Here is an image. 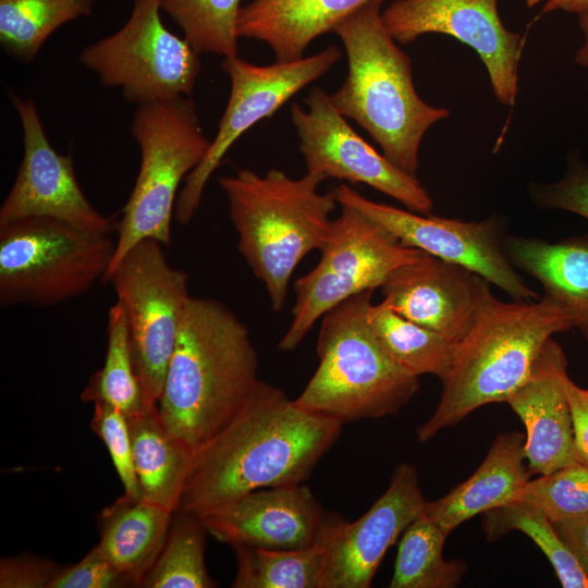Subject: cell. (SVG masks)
<instances>
[{
    "mask_svg": "<svg viewBox=\"0 0 588 588\" xmlns=\"http://www.w3.org/2000/svg\"><path fill=\"white\" fill-rule=\"evenodd\" d=\"M342 425L259 380L233 417L195 450L175 512L200 517L255 490L301 485Z\"/></svg>",
    "mask_w": 588,
    "mask_h": 588,
    "instance_id": "obj_1",
    "label": "cell"
},
{
    "mask_svg": "<svg viewBox=\"0 0 588 588\" xmlns=\"http://www.w3.org/2000/svg\"><path fill=\"white\" fill-rule=\"evenodd\" d=\"M246 326L223 303L191 297L158 401L167 428L194 450L242 406L258 381Z\"/></svg>",
    "mask_w": 588,
    "mask_h": 588,
    "instance_id": "obj_2",
    "label": "cell"
},
{
    "mask_svg": "<svg viewBox=\"0 0 588 588\" xmlns=\"http://www.w3.org/2000/svg\"><path fill=\"white\" fill-rule=\"evenodd\" d=\"M383 2L370 0L332 30L344 46L347 75L330 99L340 114L368 132L388 160L416 176L424 135L450 111L417 94L411 59L384 25Z\"/></svg>",
    "mask_w": 588,
    "mask_h": 588,
    "instance_id": "obj_3",
    "label": "cell"
},
{
    "mask_svg": "<svg viewBox=\"0 0 588 588\" xmlns=\"http://www.w3.org/2000/svg\"><path fill=\"white\" fill-rule=\"evenodd\" d=\"M573 328L568 314L543 297L506 303L490 293L456 345L437 408L417 428V440L429 441L486 404L506 402L528 378L544 343Z\"/></svg>",
    "mask_w": 588,
    "mask_h": 588,
    "instance_id": "obj_4",
    "label": "cell"
},
{
    "mask_svg": "<svg viewBox=\"0 0 588 588\" xmlns=\"http://www.w3.org/2000/svg\"><path fill=\"white\" fill-rule=\"evenodd\" d=\"M326 179L308 173L292 179L278 169L265 175L241 169L222 176L237 249L264 284L271 307L285 304L292 273L305 256L320 249L338 204L333 192L319 193Z\"/></svg>",
    "mask_w": 588,
    "mask_h": 588,
    "instance_id": "obj_5",
    "label": "cell"
},
{
    "mask_svg": "<svg viewBox=\"0 0 588 588\" xmlns=\"http://www.w3.org/2000/svg\"><path fill=\"white\" fill-rule=\"evenodd\" d=\"M372 293L351 296L323 315L319 363L294 400L299 407L344 424L394 414L417 393L418 378L391 360L368 323Z\"/></svg>",
    "mask_w": 588,
    "mask_h": 588,
    "instance_id": "obj_6",
    "label": "cell"
},
{
    "mask_svg": "<svg viewBox=\"0 0 588 588\" xmlns=\"http://www.w3.org/2000/svg\"><path fill=\"white\" fill-rule=\"evenodd\" d=\"M115 242L42 217L0 223V305L47 308L105 280Z\"/></svg>",
    "mask_w": 588,
    "mask_h": 588,
    "instance_id": "obj_7",
    "label": "cell"
},
{
    "mask_svg": "<svg viewBox=\"0 0 588 588\" xmlns=\"http://www.w3.org/2000/svg\"><path fill=\"white\" fill-rule=\"evenodd\" d=\"M131 132L140 150V166L119 222L108 272L143 240L170 244L179 185L201 162L211 144L189 96L138 106Z\"/></svg>",
    "mask_w": 588,
    "mask_h": 588,
    "instance_id": "obj_8",
    "label": "cell"
},
{
    "mask_svg": "<svg viewBox=\"0 0 588 588\" xmlns=\"http://www.w3.org/2000/svg\"><path fill=\"white\" fill-rule=\"evenodd\" d=\"M332 219L318 264L294 282L292 321L278 348L294 350L319 318L343 301L380 287L399 267L425 252L401 243L357 208L342 204Z\"/></svg>",
    "mask_w": 588,
    "mask_h": 588,
    "instance_id": "obj_9",
    "label": "cell"
},
{
    "mask_svg": "<svg viewBox=\"0 0 588 588\" xmlns=\"http://www.w3.org/2000/svg\"><path fill=\"white\" fill-rule=\"evenodd\" d=\"M127 319L144 407L158 404L184 313L188 275L167 260L162 244L143 240L108 272Z\"/></svg>",
    "mask_w": 588,
    "mask_h": 588,
    "instance_id": "obj_10",
    "label": "cell"
},
{
    "mask_svg": "<svg viewBox=\"0 0 588 588\" xmlns=\"http://www.w3.org/2000/svg\"><path fill=\"white\" fill-rule=\"evenodd\" d=\"M160 12V0H134L125 24L78 56L103 86L119 87L137 107L189 96L200 71L199 53L164 26Z\"/></svg>",
    "mask_w": 588,
    "mask_h": 588,
    "instance_id": "obj_11",
    "label": "cell"
},
{
    "mask_svg": "<svg viewBox=\"0 0 588 588\" xmlns=\"http://www.w3.org/2000/svg\"><path fill=\"white\" fill-rule=\"evenodd\" d=\"M341 57V50L331 45L310 57L268 65H256L238 56L223 58L220 65L231 86L228 105L206 156L187 175L179 193L174 210L177 222L184 225L192 220L209 177L235 140L324 75Z\"/></svg>",
    "mask_w": 588,
    "mask_h": 588,
    "instance_id": "obj_12",
    "label": "cell"
},
{
    "mask_svg": "<svg viewBox=\"0 0 588 588\" xmlns=\"http://www.w3.org/2000/svg\"><path fill=\"white\" fill-rule=\"evenodd\" d=\"M332 192L339 205L363 211L404 245L477 272L514 301L540 298L527 286L506 255L502 218L492 216L479 222H465L376 203L346 184Z\"/></svg>",
    "mask_w": 588,
    "mask_h": 588,
    "instance_id": "obj_13",
    "label": "cell"
},
{
    "mask_svg": "<svg viewBox=\"0 0 588 588\" xmlns=\"http://www.w3.org/2000/svg\"><path fill=\"white\" fill-rule=\"evenodd\" d=\"M291 108L299 151L308 173L366 184L401 203L407 210L430 215L433 201L417 176L403 171L362 138L338 112L327 94L314 87Z\"/></svg>",
    "mask_w": 588,
    "mask_h": 588,
    "instance_id": "obj_14",
    "label": "cell"
},
{
    "mask_svg": "<svg viewBox=\"0 0 588 588\" xmlns=\"http://www.w3.org/2000/svg\"><path fill=\"white\" fill-rule=\"evenodd\" d=\"M396 42L429 33L450 35L483 62L495 99L512 106L518 93L520 36L502 23L497 0H395L382 12Z\"/></svg>",
    "mask_w": 588,
    "mask_h": 588,
    "instance_id": "obj_15",
    "label": "cell"
},
{
    "mask_svg": "<svg viewBox=\"0 0 588 588\" xmlns=\"http://www.w3.org/2000/svg\"><path fill=\"white\" fill-rule=\"evenodd\" d=\"M428 501L418 473L400 464L384 493L358 519L347 522L329 514L324 526L327 543L319 588H368L387 552Z\"/></svg>",
    "mask_w": 588,
    "mask_h": 588,
    "instance_id": "obj_16",
    "label": "cell"
},
{
    "mask_svg": "<svg viewBox=\"0 0 588 588\" xmlns=\"http://www.w3.org/2000/svg\"><path fill=\"white\" fill-rule=\"evenodd\" d=\"M23 132V158L0 207V223L29 217L54 219L81 230L110 233L111 220L87 200L70 156L49 143L30 99L11 95Z\"/></svg>",
    "mask_w": 588,
    "mask_h": 588,
    "instance_id": "obj_17",
    "label": "cell"
},
{
    "mask_svg": "<svg viewBox=\"0 0 588 588\" xmlns=\"http://www.w3.org/2000/svg\"><path fill=\"white\" fill-rule=\"evenodd\" d=\"M489 284L477 272L425 252L380 287L382 302L394 311L458 343L492 293Z\"/></svg>",
    "mask_w": 588,
    "mask_h": 588,
    "instance_id": "obj_18",
    "label": "cell"
},
{
    "mask_svg": "<svg viewBox=\"0 0 588 588\" xmlns=\"http://www.w3.org/2000/svg\"><path fill=\"white\" fill-rule=\"evenodd\" d=\"M328 513L304 485L266 488L203 516L218 541L265 549H301L321 537Z\"/></svg>",
    "mask_w": 588,
    "mask_h": 588,
    "instance_id": "obj_19",
    "label": "cell"
},
{
    "mask_svg": "<svg viewBox=\"0 0 588 588\" xmlns=\"http://www.w3.org/2000/svg\"><path fill=\"white\" fill-rule=\"evenodd\" d=\"M567 360L550 338L525 382L506 400L524 422V453L530 474L544 475L578 460L565 388Z\"/></svg>",
    "mask_w": 588,
    "mask_h": 588,
    "instance_id": "obj_20",
    "label": "cell"
},
{
    "mask_svg": "<svg viewBox=\"0 0 588 588\" xmlns=\"http://www.w3.org/2000/svg\"><path fill=\"white\" fill-rule=\"evenodd\" d=\"M525 436L499 434L477 470L450 493L428 502L424 513L448 535L467 519L515 502L530 471L525 465Z\"/></svg>",
    "mask_w": 588,
    "mask_h": 588,
    "instance_id": "obj_21",
    "label": "cell"
},
{
    "mask_svg": "<svg viewBox=\"0 0 588 588\" xmlns=\"http://www.w3.org/2000/svg\"><path fill=\"white\" fill-rule=\"evenodd\" d=\"M369 1L252 0L240 9L237 35L268 45L275 61L298 60L315 38Z\"/></svg>",
    "mask_w": 588,
    "mask_h": 588,
    "instance_id": "obj_22",
    "label": "cell"
},
{
    "mask_svg": "<svg viewBox=\"0 0 588 588\" xmlns=\"http://www.w3.org/2000/svg\"><path fill=\"white\" fill-rule=\"evenodd\" d=\"M504 248L512 265L535 278L542 297L566 311L588 341V233L554 243L505 235Z\"/></svg>",
    "mask_w": 588,
    "mask_h": 588,
    "instance_id": "obj_23",
    "label": "cell"
},
{
    "mask_svg": "<svg viewBox=\"0 0 588 588\" xmlns=\"http://www.w3.org/2000/svg\"><path fill=\"white\" fill-rule=\"evenodd\" d=\"M173 514L158 504L125 495L102 512L97 546L132 586L143 587L164 546Z\"/></svg>",
    "mask_w": 588,
    "mask_h": 588,
    "instance_id": "obj_24",
    "label": "cell"
},
{
    "mask_svg": "<svg viewBox=\"0 0 588 588\" xmlns=\"http://www.w3.org/2000/svg\"><path fill=\"white\" fill-rule=\"evenodd\" d=\"M127 420L140 499L175 512L195 450L167 428L158 404Z\"/></svg>",
    "mask_w": 588,
    "mask_h": 588,
    "instance_id": "obj_25",
    "label": "cell"
},
{
    "mask_svg": "<svg viewBox=\"0 0 588 588\" xmlns=\"http://www.w3.org/2000/svg\"><path fill=\"white\" fill-rule=\"evenodd\" d=\"M368 323L391 360L404 372L433 375L442 380L449 372L456 342L394 311L382 301L371 304Z\"/></svg>",
    "mask_w": 588,
    "mask_h": 588,
    "instance_id": "obj_26",
    "label": "cell"
},
{
    "mask_svg": "<svg viewBox=\"0 0 588 588\" xmlns=\"http://www.w3.org/2000/svg\"><path fill=\"white\" fill-rule=\"evenodd\" d=\"M448 534L424 512L404 530L399 543L391 588H453L467 571L461 560L446 561Z\"/></svg>",
    "mask_w": 588,
    "mask_h": 588,
    "instance_id": "obj_27",
    "label": "cell"
},
{
    "mask_svg": "<svg viewBox=\"0 0 588 588\" xmlns=\"http://www.w3.org/2000/svg\"><path fill=\"white\" fill-rule=\"evenodd\" d=\"M233 548L237 565L234 588H319L327 550L324 528L320 539L306 548Z\"/></svg>",
    "mask_w": 588,
    "mask_h": 588,
    "instance_id": "obj_28",
    "label": "cell"
},
{
    "mask_svg": "<svg viewBox=\"0 0 588 588\" xmlns=\"http://www.w3.org/2000/svg\"><path fill=\"white\" fill-rule=\"evenodd\" d=\"M95 0H0V44L28 63L60 26L90 15Z\"/></svg>",
    "mask_w": 588,
    "mask_h": 588,
    "instance_id": "obj_29",
    "label": "cell"
},
{
    "mask_svg": "<svg viewBox=\"0 0 588 588\" xmlns=\"http://www.w3.org/2000/svg\"><path fill=\"white\" fill-rule=\"evenodd\" d=\"M105 363L90 378L81 397L101 401L131 418L144 408L143 392L136 375L125 310L117 301L108 311Z\"/></svg>",
    "mask_w": 588,
    "mask_h": 588,
    "instance_id": "obj_30",
    "label": "cell"
},
{
    "mask_svg": "<svg viewBox=\"0 0 588 588\" xmlns=\"http://www.w3.org/2000/svg\"><path fill=\"white\" fill-rule=\"evenodd\" d=\"M206 532L208 531L199 516L174 512L164 546L143 587H217L206 567Z\"/></svg>",
    "mask_w": 588,
    "mask_h": 588,
    "instance_id": "obj_31",
    "label": "cell"
},
{
    "mask_svg": "<svg viewBox=\"0 0 588 588\" xmlns=\"http://www.w3.org/2000/svg\"><path fill=\"white\" fill-rule=\"evenodd\" d=\"M482 529L488 541L512 530L527 535L544 553L564 588H588V578L575 555L555 530L554 524L538 509L522 502L483 513Z\"/></svg>",
    "mask_w": 588,
    "mask_h": 588,
    "instance_id": "obj_32",
    "label": "cell"
},
{
    "mask_svg": "<svg viewBox=\"0 0 588 588\" xmlns=\"http://www.w3.org/2000/svg\"><path fill=\"white\" fill-rule=\"evenodd\" d=\"M242 0H160V8L200 53L237 56V17Z\"/></svg>",
    "mask_w": 588,
    "mask_h": 588,
    "instance_id": "obj_33",
    "label": "cell"
},
{
    "mask_svg": "<svg viewBox=\"0 0 588 588\" xmlns=\"http://www.w3.org/2000/svg\"><path fill=\"white\" fill-rule=\"evenodd\" d=\"M515 502L538 509L553 524L588 514V465L577 462L529 479Z\"/></svg>",
    "mask_w": 588,
    "mask_h": 588,
    "instance_id": "obj_34",
    "label": "cell"
},
{
    "mask_svg": "<svg viewBox=\"0 0 588 588\" xmlns=\"http://www.w3.org/2000/svg\"><path fill=\"white\" fill-rule=\"evenodd\" d=\"M90 428L106 445L123 485L124 495L133 500L140 499L126 416L110 404L97 401L94 402Z\"/></svg>",
    "mask_w": 588,
    "mask_h": 588,
    "instance_id": "obj_35",
    "label": "cell"
},
{
    "mask_svg": "<svg viewBox=\"0 0 588 588\" xmlns=\"http://www.w3.org/2000/svg\"><path fill=\"white\" fill-rule=\"evenodd\" d=\"M530 195L541 208L564 210L588 219V166L573 156L560 181L532 184Z\"/></svg>",
    "mask_w": 588,
    "mask_h": 588,
    "instance_id": "obj_36",
    "label": "cell"
},
{
    "mask_svg": "<svg viewBox=\"0 0 588 588\" xmlns=\"http://www.w3.org/2000/svg\"><path fill=\"white\" fill-rule=\"evenodd\" d=\"M125 586L132 585L96 546L74 565L62 567L49 585V588H113Z\"/></svg>",
    "mask_w": 588,
    "mask_h": 588,
    "instance_id": "obj_37",
    "label": "cell"
},
{
    "mask_svg": "<svg viewBox=\"0 0 588 588\" xmlns=\"http://www.w3.org/2000/svg\"><path fill=\"white\" fill-rule=\"evenodd\" d=\"M62 567L36 556L2 558L0 561L1 588H49Z\"/></svg>",
    "mask_w": 588,
    "mask_h": 588,
    "instance_id": "obj_38",
    "label": "cell"
},
{
    "mask_svg": "<svg viewBox=\"0 0 588 588\" xmlns=\"http://www.w3.org/2000/svg\"><path fill=\"white\" fill-rule=\"evenodd\" d=\"M568 397L574 441L578 460L588 465V389L574 383L569 377L565 381Z\"/></svg>",
    "mask_w": 588,
    "mask_h": 588,
    "instance_id": "obj_39",
    "label": "cell"
},
{
    "mask_svg": "<svg viewBox=\"0 0 588 588\" xmlns=\"http://www.w3.org/2000/svg\"><path fill=\"white\" fill-rule=\"evenodd\" d=\"M554 527L588 578V514L554 523Z\"/></svg>",
    "mask_w": 588,
    "mask_h": 588,
    "instance_id": "obj_40",
    "label": "cell"
},
{
    "mask_svg": "<svg viewBox=\"0 0 588 588\" xmlns=\"http://www.w3.org/2000/svg\"><path fill=\"white\" fill-rule=\"evenodd\" d=\"M588 3V0H546L541 14L553 11H565L568 13H579Z\"/></svg>",
    "mask_w": 588,
    "mask_h": 588,
    "instance_id": "obj_41",
    "label": "cell"
},
{
    "mask_svg": "<svg viewBox=\"0 0 588 588\" xmlns=\"http://www.w3.org/2000/svg\"><path fill=\"white\" fill-rule=\"evenodd\" d=\"M578 22L584 35V42L575 54V62L584 68H588V3L578 13Z\"/></svg>",
    "mask_w": 588,
    "mask_h": 588,
    "instance_id": "obj_42",
    "label": "cell"
},
{
    "mask_svg": "<svg viewBox=\"0 0 588 588\" xmlns=\"http://www.w3.org/2000/svg\"><path fill=\"white\" fill-rule=\"evenodd\" d=\"M541 0H526V3L529 8L535 7L537 3H539Z\"/></svg>",
    "mask_w": 588,
    "mask_h": 588,
    "instance_id": "obj_43",
    "label": "cell"
}]
</instances>
